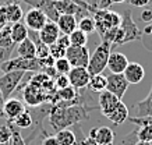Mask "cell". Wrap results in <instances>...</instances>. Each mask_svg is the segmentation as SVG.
Wrapping results in <instances>:
<instances>
[{
	"label": "cell",
	"instance_id": "cell-43",
	"mask_svg": "<svg viewBox=\"0 0 152 145\" xmlns=\"http://www.w3.org/2000/svg\"><path fill=\"white\" fill-rule=\"evenodd\" d=\"M81 145H98V142L94 140L92 137L87 136V137H84L83 140H81Z\"/></svg>",
	"mask_w": 152,
	"mask_h": 145
},
{
	"label": "cell",
	"instance_id": "cell-36",
	"mask_svg": "<svg viewBox=\"0 0 152 145\" xmlns=\"http://www.w3.org/2000/svg\"><path fill=\"white\" fill-rule=\"evenodd\" d=\"M138 141L137 138V130L131 131L129 134H126L124 137H121L119 141H117V145H134Z\"/></svg>",
	"mask_w": 152,
	"mask_h": 145
},
{
	"label": "cell",
	"instance_id": "cell-22",
	"mask_svg": "<svg viewBox=\"0 0 152 145\" xmlns=\"http://www.w3.org/2000/svg\"><path fill=\"white\" fill-rule=\"evenodd\" d=\"M17 55L20 57H24V59H34V57H37V46H35L34 41L29 36L17 45Z\"/></svg>",
	"mask_w": 152,
	"mask_h": 145
},
{
	"label": "cell",
	"instance_id": "cell-13",
	"mask_svg": "<svg viewBox=\"0 0 152 145\" xmlns=\"http://www.w3.org/2000/svg\"><path fill=\"white\" fill-rule=\"evenodd\" d=\"M60 29L57 27V24L55 21H50V20H48V23L42 27V29L38 32V36L41 39L42 42L48 45V46H50L53 43L57 41L60 38Z\"/></svg>",
	"mask_w": 152,
	"mask_h": 145
},
{
	"label": "cell",
	"instance_id": "cell-35",
	"mask_svg": "<svg viewBox=\"0 0 152 145\" xmlns=\"http://www.w3.org/2000/svg\"><path fill=\"white\" fill-rule=\"evenodd\" d=\"M11 141V128L9 123L0 126V144H9Z\"/></svg>",
	"mask_w": 152,
	"mask_h": 145
},
{
	"label": "cell",
	"instance_id": "cell-1",
	"mask_svg": "<svg viewBox=\"0 0 152 145\" xmlns=\"http://www.w3.org/2000/svg\"><path fill=\"white\" fill-rule=\"evenodd\" d=\"M94 109H99V106H89L88 108L85 102H83L78 98L74 102H57L53 103L50 106L49 114H48V120L50 123L53 130L59 131L63 128H69V127L78 124L85 119H88V112L94 110Z\"/></svg>",
	"mask_w": 152,
	"mask_h": 145
},
{
	"label": "cell",
	"instance_id": "cell-25",
	"mask_svg": "<svg viewBox=\"0 0 152 145\" xmlns=\"http://www.w3.org/2000/svg\"><path fill=\"white\" fill-rule=\"evenodd\" d=\"M11 123H13L17 128H20V130H27V128H31V127L34 126L32 114L25 109V110H24L21 114H18V116L15 117Z\"/></svg>",
	"mask_w": 152,
	"mask_h": 145
},
{
	"label": "cell",
	"instance_id": "cell-15",
	"mask_svg": "<svg viewBox=\"0 0 152 145\" xmlns=\"http://www.w3.org/2000/svg\"><path fill=\"white\" fill-rule=\"evenodd\" d=\"M25 110V106L24 103L17 98H11L4 101V105H3V114L7 119V122H13L15 117L21 114V113Z\"/></svg>",
	"mask_w": 152,
	"mask_h": 145
},
{
	"label": "cell",
	"instance_id": "cell-31",
	"mask_svg": "<svg viewBox=\"0 0 152 145\" xmlns=\"http://www.w3.org/2000/svg\"><path fill=\"white\" fill-rule=\"evenodd\" d=\"M70 43L71 45H75V46H87L88 42V35L85 32H83L81 29L75 28L73 32L69 35Z\"/></svg>",
	"mask_w": 152,
	"mask_h": 145
},
{
	"label": "cell",
	"instance_id": "cell-28",
	"mask_svg": "<svg viewBox=\"0 0 152 145\" xmlns=\"http://www.w3.org/2000/svg\"><path fill=\"white\" fill-rule=\"evenodd\" d=\"M106 84H107V80H106V75L103 74H95V75H91V80H89V89L92 92H102L106 89Z\"/></svg>",
	"mask_w": 152,
	"mask_h": 145
},
{
	"label": "cell",
	"instance_id": "cell-27",
	"mask_svg": "<svg viewBox=\"0 0 152 145\" xmlns=\"http://www.w3.org/2000/svg\"><path fill=\"white\" fill-rule=\"evenodd\" d=\"M56 96H57V101H61V102H74L75 99L78 98V94H77V89L69 85L66 88L57 89L56 91Z\"/></svg>",
	"mask_w": 152,
	"mask_h": 145
},
{
	"label": "cell",
	"instance_id": "cell-6",
	"mask_svg": "<svg viewBox=\"0 0 152 145\" xmlns=\"http://www.w3.org/2000/svg\"><path fill=\"white\" fill-rule=\"evenodd\" d=\"M120 28L124 32V41L123 45L134 41H142V31L138 28V25L134 23L133 14L129 9L123 11L121 14V23H120Z\"/></svg>",
	"mask_w": 152,
	"mask_h": 145
},
{
	"label": "cell",
	"instance_id": "cell-12",
	"mask_svg": "<svg viewBox=\"0 0 152 145\" xmlns=\"http://www.w3.org/2000/svg\"><path fill=\"white\" fill-rule=\"evenodd\" d=\"M24 3L29 4L31 7H35V9H39L43 13V14L48 17V20L50 21H57L59 18V13L56 10L55 6V0H23Z\"/></svg>",
	"mask_w": 152,
	"mask_h": 145
},
{
	"label": "cell",
	"instance_id": "cell-33",
	"mask_svg": "<svg viewBox=\"0 0 152 145\" xmlns=\"http://www.w3.org/2000/svg\"><path fill=\"white\" fill-rule=\"evenodd\" d=\"M53 67H55V70L57 74H69V71L71 70V64L69 63V60H67L66 57L56 59Z\"/></svg>",
	"mask_w": 152,
	"mask_h": 145
},
{
	"label": "cell",
	"instance_id": "cell-48",
	"mask_svg": "<svg viewBox=\"0 0 152 145\" xmlns=\"http://www.w3.org/2000/svg\"><path fill=\"white\" fill-rule=\"evenodd\" d=\"M112 1V4L113 3H117V4H120V3H124V1H127V0H110Z\"/></svg>",
	"mask_w": 152,
	"mask_h": 145
},
{
	"label": "cell",
	"instance_id": "cell-19",
	"mask_svg": "<svg viewBox=\"0 0 152 145\" xmlns=\"http://www.w3.org/2000/svg\"><path fill=\"white\" fill-rule=\"evenodd\" d=\"M57 27L60 29V34L61 35H70V34L73 32L74 29L77 28V25H78V20L75 15H71V14H60L57 21Z\"/></svg>",
	"mask_w": 152,
	"mask_h": 145
},
{
	"label": "cell",
	"instance_id": "cell-46",
	"mask_svg": "<svg viewBox=\"0 0 152 145\" xmlns=\"http://www.w3.org/2000/svg\"><path fill=\"white\" fill-rule=\"evenodd\" d=\"M85 1H87L88 4H89V7H91V9L95 10V9H96L98 1H99V0H85Z\"/></svg>",
	"mask_w": 152,
	"mask_h": 145
},
{
	"label": "cell",
	"instance_id": "cell-47",
	"mask_svg": "<svg viewBox=\"0 0 152 145\" xmlns=\"http://www.w3.org/2000/svg\"><path fill=\"white\" fill-rule=\"evenodd\" d=\"M134 145H149V142H145V141H137Z\"/></svg>",
	"mask_w": 152,
	"mask_h": 145
},
{
	"label": "cell",
	"instance_id": "cell-26",
	"mask_svg": "<svg viewBox=\"0 0 152 145\" xmlns=\"http://www.w3.org/2000/svg\"><path fill=\"white\" fill-rule=\"evenodd\" d=\"M56 140L59 142V145H74L75 144V133L70 128H63V130L56 131Z\"/></svg>",
	"mask_w": 152,
	"mask_h": 145
},
{
	"label": "cell",
	"instance_id": "cell-41",
	"mask_svg": "<svg viewBox=\"0 0 152 145\" xmlns=\"http://www.w3.org/2000/svg\"><path fill=\"white\" fill-rule=\"evenodd\" d=\"M7 13H6V4H0V27L3 28L7 25Z\"/></svg>",
	"mask_w": 152,
	"mask_h": 145
},
{
	"label": "cell",
	"instance_id": "cell-8",
	"mask_svg": "<svg viewBox=\"0 0 152 145\" xmlns=\"http://www.w3.org/2000/svg\"><path fill=\"white\" fill-rule=\"evenodd\" d=\"M66 59L71 67H87L89 61V50L87 46H75L70 45L66 52Z\"/></svg>",
	"mask_w": 152,
	"mask_h": 145
},
{
	"label": "cell",
	"instance_id": "cell-23",
	"mask_svg": "<svg viewBox=\"0 0 152 145\" xmlns=\"http://www.w3.org/2000/svg\"><path fill=\"white\" fill-rule=\"evenodd\" d=\"M6 13H7V23L9 24L18 23L24 17L23 9H21L18 1H9V3H6Z\"/></svg>",
	"mask_w": 152,
	"mask_h": 145
},
{
	"label": "cell",
	"instance_id": "cell-10",
	"mask_svg": "<svg viewBox=\"0 0 152 145\" xmlns=\"http://www.w3.org/2000/svg\"><path fill=\"white\" fill-rule=\"evenodd\" d=\"M67 77H69L70 85L74 87L75 89L87 88L89 84V80H91V74L87 70V67H71Z\"/></svg>",
	"mask_w": 152,
	"mask_h": 145
},
{
	"label": "cell",
	"instance_id": "cell-45",
	"mask_svg": "<svg viewBox=\"0 0 152 145\" xmlns=\"http://www.w3.org/2000/svg\"><path fill=\"white\" fill-rule=\"evenodd\" d=\"M4 96H3V94H1V91H0V117H4V114H3V105H4Z\"/></svg>",
	"mask_w": 152,
	"mask_h": 145
},
{
	"label": "cell",
	"instance_id": "cell-32",
	"mask_svg": "<svg viewBox=\"0 0 152 145\" xmlns=\"http://www.w3.org/2000/svg\"><path fill=\"white\" fill-rule=\"evenodd\" d=\"M77 28L81 29L83 32H85L88 35V34H92L94 31H95V21H94L92 15H85V17H83V18L78 20V25H77Z\"/></svg>",
	"mask_w": 152,
	"mask_h": 145
},
{
	"label": "cell",
	"instance_id": "cell-38",
	"mask_svg": "<svg viewBox=\"0 0 152 145\" xmlns=\"http://www.w3.org/2000/svg\"><path fill=\"white\" fill-rule=\"evenodd\" d=\"M46 134V133H43ZM41 136V145H59L57 140H56L55 136Z\"/></svg>",
	"mask_w": 152,
	"mask_h": 145
},
{
	"label": "cell",
	"instance_id": "cell-2",
	"mask_svg": "<svg viewBox=\"0 0 152 145\" xmlns=\"http://www.w3.org/2000/svg\"><path fill=\"white\" fill-rule=\"evenodd\" d=\"M91 15H92L94 21H95V31L99 34V36L102 34H105L107 29L120 27V23H121V15L109 9H95L91 13Z\"/></svg>",
	"mask_w": 152,
	"mask_h": 145
},
{
	"label": "cell",
	"instance_id": "cell-37",
	"mask_svg": "<svg viewBox=\"0 0 152 145\" xmlns=\"http://www.w3.org/2000/svg\"><path fill=\"white\" fill-rule=\"evenodd\" d=\"M53 81H55V87L57 89L66 88V87H69L70 85V81H69L67 74H57L55 78H53Z\"/></svg>",
	"mask_w": 152,
	"mask_h": 145
},
{
	"label": "cell",
	"instance_id": "cell-40",
	"mask_svg": "<svg viewBox=\"0 0 152 145\" xmlns=\"http://www.w3.org/2000/svg\"><path fill=\"white\" fill-rule=\"evenodd\" d=\"M130 4L134 7H147V6H152V0H127Z\"/></svg>",
	"mask_w": 152,
	"mask_h": 145
},
{
	"label": "cell",
	"instance_id": "cell-42",
	"mask_svg": "<svg viewBox=\"0 0 152 145\" xmlns=\"http://www.w3.org/2000/svg\"><path fill=\"white\" fill-rule=\"evenodd\" d=\"M141 20L144 23H152V9H145L141 11Z\"/></svg>",
	"mask_w": 152,
	"mask_h": 145
},
{
	"label": "cell",
	"instance_id": "cell-14",
	"mask_svg": "<svg viewBox=\"0 0 152 145\" xmlns=\"http://www.w3.org/2000/svg\"><path fill=\"white\" fill-rule=\"evenodd\" d=\"M89 137L98 142V145H113L115 142V131L110 127H95L89 131Z\"/></svg>",
	"mask_w": 152,
	"mask_h": 145
},
{
	"label": "cell",
	"instance_id": "cell-29",
	"mask_svg": "<svg viewBox=\"0 0 152 145\" xmlns=\"http://www.w3.org/2000/svg\"><path fill=\"white\" fill-rule=\"evenodd\" d=\"M15 43L11 39V24H7L0 29V47L14 49Z\"/></svg>",
	"mask_w": 152,
	"mask_h": 145
},
{
	"label": "cell",
	"instance_id": "cell-18",
	"mask_svg": "<svg viewBox=\"0 0 152 145\" xmlns=\"http://www.w3.org/2000/svg\"><path fill=\"white\" fill-rule=\"evenodd\" d=\"M123 75L129 84H140L145 78V70L140 63H129L123 71Z\"/></svg>",
	"mask_w": 152,
	"mask_h": 145
},
{
	"label": "cell",
	"instance_id": "cell-4",
	"mask_svg": "<svg viewBox=\"0 0 152 145\" xmlns=\"http://www.w3.org/2000/svg\"><path fill=\"white\" fill-rule=\"evenodd\" d=\"M32 71L39 73L43 70L41 59L34 57V59H24V57H11L7 61L0 64V74L7 73V71Z\"/></svg>",
	"mask_w": 152,
	"mask_h": 145
},
{
	"label": "cell",
	"instance_id": "cell-7",
	"mask_svg": "<svg viewBox=\"0 0 152 145\" xmlns=\"http://www.w3.org/2000/svg\"><path fill=\"white\" fill-rule=\"evenodd\" d=\"M23 98H24V101L27 102V105L32 106V108L39 106L42 103L49 102V95L42 88H39L38 85L32 84V82H29V81H28L27 85H24Z\"/></svg>",
	"mask_w": 152,
	"mask_h": 145
},
{
	"label": "cell",
	"instance_id": "cell-34",
	"mask_svg": "<svg viewBox=\"0 0 152 145\" xmlns=\"http://www.w3.org/2000/svg\"><path fill=\"white\" fill-rule=\"evenodd\" d=\"M137 138L138 141H145V142H151L152 141V123L147 126L140 127L137 130Z\"/></svg>",
	"mask_w": 152,
	"mask_h": 145
},
{
	"label": "cell",
	"instance_id": "cell-50",
	"mask_svg": "<svg viewBox=\"0 0 152 145\" xmlns=\"http://www.w3.org/2000/svg\"><path fill=\"white\" fill-rule=\"evenodd\" d=\"M149 145H152V141H151V142H149Z\"/></svg>",
	"mask_w": 152,
	"mask_h": 145
},
{
	"label": "cell",
	"instance_id": "cell-21",
	"mask_svg": "<svg viewBox=\"0 0 152 145\" xmlns=\"http://www.w3.org/2000/svg\"><path fill=\"white\" fill-rule=\"evenodd\" d=\"M105 117L109 119L115 126H120V124H123V123L129 119V109H127V106H126L124 103L120 101V102L117 103V106H116L110 113H107Z\"/></svg>",
	"mask_w": 152,
	"mask_h": 145
},
{
	"label": "cell",
	"instance_id": "cell-16",
	"mask_svg": "<svg viewBox=\"0 0 152 145\" xmlns=\"http://www.w3.org/2000/svg\"><path fill=\"white\" fill-rule=\"evenodd\" d=\"M121 99H119L116 95H113L109 91H102L99 92V96H98V106H99V110L102 112L103 116H106L107 113H110L113 109L117 106V103L120 102Z\"/></svg>",
	"mask_w": 152,
	"mask_h": 145
},
{
	"label": "cell",
	"instance_id": "cell-11",
	"mask_svg": "<svg viewBox=\"0 0 152 145\" xmlns=\"http://www.w3.org/2000/svg\"><path fill=\"white\" fill-rule=\"evenodd\" d=\"M24 20H25L24 24L28 27V29H31L34 32H39L42 27L48 23L46 15L43 14L39 9H35V7H31L28 10L27 14L24 15Z\"/></svg>",
	"mask_w": 152,
	"mask_h": 145
},
{
	"label": "cell",
	"instance_id": "cell-9",
	"mask_svg": "<svg viewBox=\"0 0 152 145\" xmlns=\"http://www.w3.org/2000/svg\"><path fill=\"white\" fill-rule=\"evenodd\" d=\"M107 84H106V91L112 92L113 95H116L119 99H123L126 91L129 88V82L124 78L123 74H116V73H110L106 77Z\"/></svg>",
	"mask_w": 152,
	"mask_h": 145
},
{
	"label": "cell",
	"instance_id": "cell-20",
	"mask_svg": "<svg viewBox=\"0 0 152 145\" xmlns=\"http://www.w3.org/2000/svg\"><path fill=\"white\" fill-rule=\"evenodd\" d=\"M70 39L69 35H60V38L56 41L53 45L49 46V52H50V56L53 59H61V57H66V52H67V47L70 46Z\"/></svg>",
	"mask_w": 152,
	"mask_h": 145
},
{
	"label": "cell",
	"instance_id": "cell-30",
	"mask_svg": "<svg viewBox=\"0 0 152 145\" xmlns=\"http://www.w3.org/2000/svg\"><path fill=\"white\" fill-rule=\"evenodd\" d=\"M137 116H152V87L147 98L137 103Z\"/></svg>",
	"mask_w": 152,
	"mask_h": 145
},
{
	"label": "cell",
	"instance_id": "cell-51",
	"mask_svg": "<svg viewBox=\"0 0 152 145\" xmlns=\"http://www.w3.org/2000/svg\"><path fill=\"white\" fill-rule=\"evenodd\" d=\"M0 29H1V27H0Z\"/></svg>",
	"mask_w": 152,
	"mask_h": 145
},
{
	"label": "cell",
	"instance_id": "cell-24",
	"mask_svg": "<svg viewBox=\"0 0 152 145\" xmlns=\"http://www.w3.org/2000/svg\"><path fill=\"white\" fill-rule=\"evenodd\" d=\"M28 36H29V31H28V27L24 23L18 21V23L11 24V39L15 45L23 42Z\"/></svg>",
	"mask_w": 152,
	"mask_h": 145
},
{
	"label": "cell",
	"instance_id": "cell-17",
	"mask_svg": "<svg viewBox=\"0 0 152 145\" xmlns=\"http://www.w3.org/2000/svg\"><path fill=\"white\" fill-rule=\"evenodd\" d=\"M130 61L126 55L119 53V52H110L109 55V60H107V66L106 68H109L110 73H116V74H123L124 68L127 67Z\"/></svg>",
	"mask_w": 152,
	"mask_h": 145
},
{
	"label": "cell",
	"instance_id": "cell-3",
	"mask_svg": "<svg viewBox=\"0 0 152 145\" xmlns=\"http://www.w3.org/2000/svg\"><path fill=\"white\" fill-rule=\"evenodd\" d=\"M110 52H112L110 43L101 41V43L96 46L94 53L89 56V61H88V66H87V70L89 71V74L91 75L102 74V71L105 70L106 66H107Z\"/></svg>",
	"mask_w": 152,
	"mask_h": 145
},
{
	"label": "cell",
	"instance_id": "cell-5",
	"mask_svg": "<svg viewBox=\"0 0 152 145\" xmlns=\"http://www.w3.org/2000/svg\"><path fill=\"white\" fill-rule=\"evenodd\" d=\"M27 71H7L0 74V91L4 96V99H9L11 95L17 91L18 85L21 84L24 75Z\"/></svg>",
	"mask_w": 152,
	"mask_h": 145
},
{
	"label": "cell",
	"instance_id": "cell-44",
	"mask_svg": "<svg viewBox=\"0 0 152 145\" xmlns=\"http://www.w3.org/2000/svg\"><path fill=\"white\" fill-rule=\"evenodd\" d=\"M144 36H145V38H147V36H151L152 38V23L148 24L147 27H145V29L142 31V38Z\"/></svg>",
	"mask_w": 152,
	"mask_h": 145
},
{
	"label": "cell",
	"instance_id": "cell-49",
	"mask_svg": "<svg viewBox=\"0 0 152 145\" xmlns=\"http://www.w3.org/2000/svg\"><path fill=\"white\" fill-rule=\"evenodd\" d=\"M9 1H15V0H0V4H6Z\"/></svg>",
	"mask_w": 152,
	"mask_h": 145
},
{
	"label": "cell",
	"instance_id": "cell-39",
	"mask_svg": "<svg viewBox=\"0 0 152 145\" xmlns=\"http://www.w3.org/2000/svg\"><path fill=\"white\" fill-rule=\"evenodd\" d=\"M14 49H6V47H0V64L7 61L9 59H11Z\"/></svg>",
	"mask_w": 152,
	"mask_h": 145
}]
</instances>
